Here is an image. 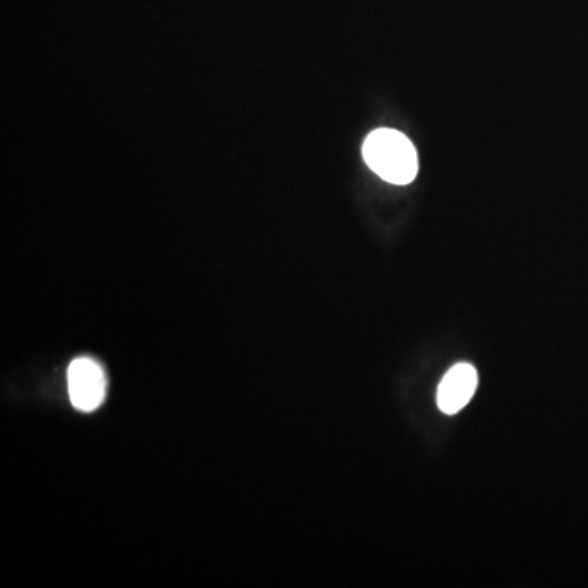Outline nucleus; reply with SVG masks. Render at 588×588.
Returning a JSON list of instances; mask_svg holds the SVG:
<instances>
[{
    "mask_svg": "<svg viewBox=\"0 0 588 588\" xmlns=\"http://www.w3.org/2000/svg\"><path fill=\"white\" fill-rule=\"evenodd\" d=\"M363 159L375 174L394 185H407L417 176V151L409 138L396 130L373 131L363 143Z\"/></svg>",
    "mask_w": 588,
    "mask_h": 588,
    "instance_id": "nucleus-1",
    "label": "nucleus"
},
{
    "mask_svg": "<svg viewBox=\"0 0 588 588\" xmlns=\"http://www.w3.org/2000/svg\"><path fill=\"white\" fill-rule=\"evenodd\" d=\"M69 399L81 412H93L102 406L109 389L105 369L92 356L72 359L65 373Z\"/></svg>",
    "mask_w": 588,
    "mask_h": 588,
    "instance_id": "nucleus-2",
    "label": "nucleus"
},
{
    "mask_svg": "<svg viewBox=\"0 0 588 588\" xmlns=\"http://www.w3.org/2000/svg\"><path fill=\"white\" fill-rule=\"evenodd\" d=\"M476 368L469 363L453 366L438 386L437 404L442 412L453 415L468 406L477 389Z\"/></svg>",
    "mask_w": 588,
    "mask_h": 588,
    "instance_id": "nucleus-3",
    "label": "nucleus"
}]
</instances>
